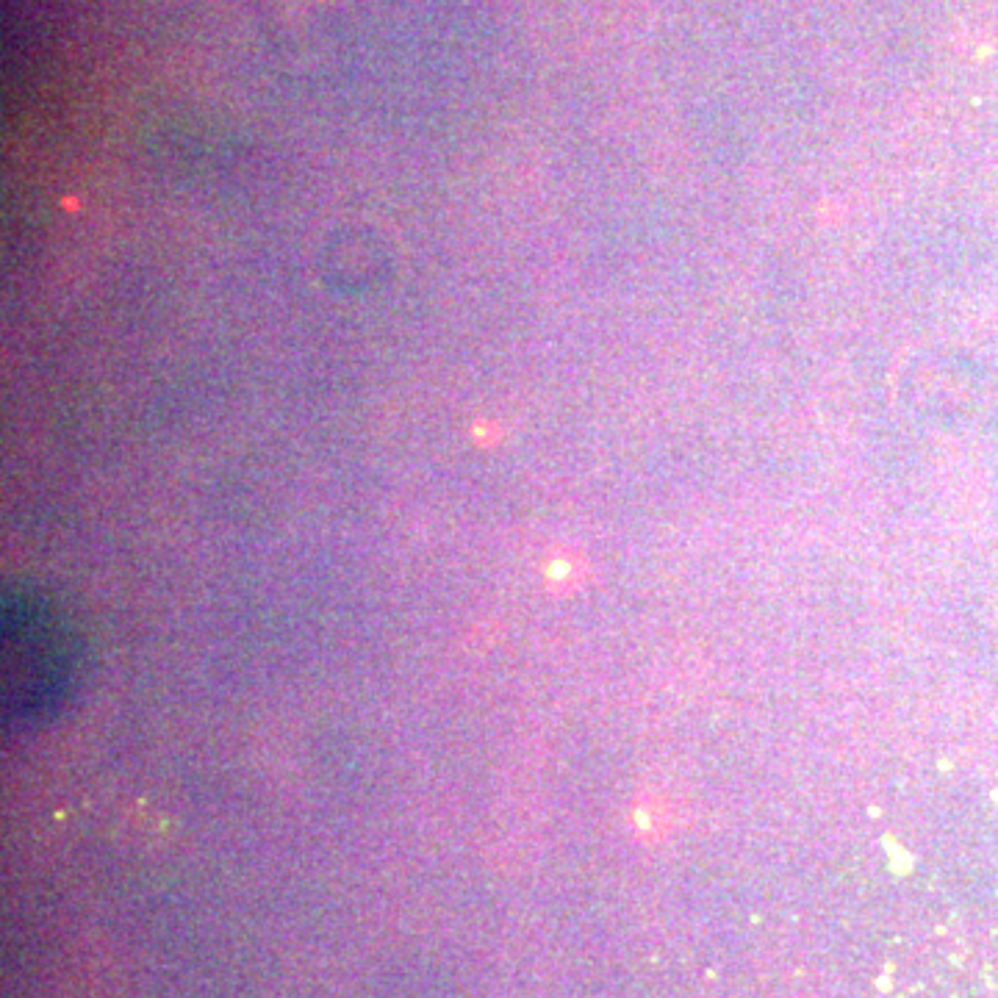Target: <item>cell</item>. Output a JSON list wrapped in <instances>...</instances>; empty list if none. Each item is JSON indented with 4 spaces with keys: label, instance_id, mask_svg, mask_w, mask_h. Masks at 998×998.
<instances>
[{
    "label": "cell",
    "instance_id": "1",
    "mask_svg": "<svg viewBox=\"0 0 998 998\" xmlns=\"http://www.w3.org/2000/svg\"><path fill=\"white\" fill-rule=\"evenodd\" d=\"M73 633L48 602L9 597L3 610V710L37 724L59 710L75 682Z\"/></svg>",
    "mask_w": 998,
    "mask_h": 998
}]
</instances>
